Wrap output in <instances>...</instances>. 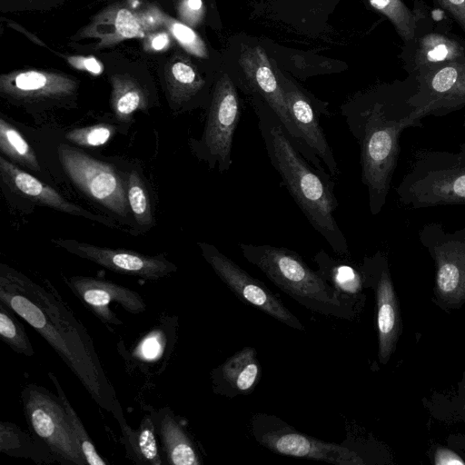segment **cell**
Wrapping results in <instances>:
<instances>
[{
    "instance_id": "6da1fadb",
    "label": "cell",
    "mask_w": 465,
    "mask_h": 465,
    "mask_svg": "<svg viewBox=\"0 0 465 465\" xmlns=\"http://www.w3.org/2000/svg\"><path fill=\"white\" fill-rule=\"evenodd\" d=\"M0 302L51 345L101 408L115 414L114 390L89 336L60 300L18 272L2 267Z\"/></svg>"
},
{
    "instance_id": "7a4b0ae2",
    "label": "cell",
    "mask_w": 465,
    "mask_h": 465,
    "mask_svg": "<svg viewBox=\"0 0 465 465\" xmlns=\"http://www.w3.org/2000/svg\"><path fill=\"white\" fill-rule=\"evenodd\" d=\"M251 100L268 158L283 185L332 251L349 255L347 239L333 215L339 205L333 177L329 172L318 170L302 154L269 105L258 98Z\"/></svg>"
},
{
    "instance_id": "3957f363",
    "label": "cell",
    "mask_w": 465,
    "mask_h": 465,
    "mask_svg": "<svg viewBox=\"0 0 465 465\" xmlns=\"http://www.w3.org/2000/svg\"><path fill=\"white\" fill-rule=\"evenodd\" d=\"M341 114L360 148L361 181L369 193L372 214L381 210L399 154V136L415 121L394 119L387 104L372 94L355 96L341 106Z\"/></svg>"
},
{
    "instance_id": "277c9868",
    "label": "cell",
    "mask_w": 465,
    "mask_h": 465,
    "mask_svg": "<svg viewBox=\"0 0 465 465\" xmlns=\"http://www.w3.org/2000/svg\"><path fill=\"white\" fill-rule=\"evenodd\" d=\"M238 247L250 263L308 310L342 320L353 318L354 311L296 252L269 244L239 242Z\"/></svg>"
},
{
    "instance_id": "5b68a950",
    "label": "cell",
    "mask_w": 465,
    "mask_h": 465,
    "mask_svg": "<svg viewBox=\"0 0 465 465\" xmlns=\"http://www.w3.org/2000/svg\"><path fill=\"white\" fill-rule=\"evenodd\" d=\"M207 106L203 135L193 140L192 149L210 169L224 173L232 163V141L241 116L237 85L227 72L217 76Z\"/></svg>"
},
{
    "instance_id": "8992f818",
    "label": "cell",
    "mask_w": 465,
    "mask_h": 465,
    "mask_svg": "<svg viewBox=\"0 0 465 465\" xmlns=\"http://www.w3.org/2000/svg\"><path fill=\"white\" fill-rule=\"evenodd\" d=\"M251 431L260 445L277 454L337 465L364 463L354 450L302 433L274 415H253Z\"/></svg>"
},
{
    "instance_id": "52a82bcc",
    "label": "cell",
    "mask_w": 465,
    "mask_h": 465,
    "mask_svg": "<svg viewBox=\"0 0 465 465\" xmlns=\"http://www.w3.org/2000/svg\"><path fill=\"white\" fill-rule=\"evenodd\" d=\"M58 156L69 179L88 198L114 214L127 217L126 183L110 164L67 144L58 147Z\"/></svg>"
},
{
    "instance_id": "ba28073f",
    "label": "cell",
    "mask_w": 465,
    "mask_h": 465,
    "mask_svg": "<svg viewBox=\"0 0 465 465\" xmlns=\"http://www.w3.org/2000/svg\"><path fill=\"white\" fill-rule=\"evenodd\" d=\"M202 255L221 281L243 302L255 307L291 328L304 331V325L261 281L253 278L214 245L197 242Z\"/></svg>"
},
{
    "instance_id": "9c48e42d",
    "label": "cell",
    "mask_w": 465,
    "mask_h": 465,
    "mask_svg": "<svg viewBox=\"0 0 465 465\" xmlns=\"http://www.w3.org/2000/svg\"><path fill=\"white\" fill-rule=\"evenodd\" d=\"M25 409L31 428L52 450L70 462L86 464L60 400L45 390L30 388Z\"/></svg>"
},
{
    "instance_id": "30bf717a",
    "label": "cell",
    "mask_w": 465,
    "mask_h": 465,
    "mask_svg": "<svg viewBox=\"0 0 465 465\" xmlns=\"http://www.w3.org/2000/svg\"><path fill=\"white\" fill-rule=\"evenodd\" d=\"M418 90L409 100L413 121L465 104V58L418 72Z\"/></svg>"
},
{
    "instance_id": "8fae6325",
    "label": "cell",
    "mask_w": 465,
    "mask_h": 465,
    "mask_svg": "<svg viewBox=\"0 0 465 465\" xmlns=\"http://www.w3.org/2000/svg\"><path fill=\"white\" fill-rule=\"evenodd\" d=\"M292 121L309 150L336 178L340 168L322 125L320 115H330L327 104L312 97L301 86L277 71Z\"/></svg>"
},
{
    "instance_id": "7c38bea8",
    "label": "cell",
    "mask_w": 465,
    "mask_h": 465,
    "mask_svg": "<svg viewBox=\"0 0 465 465\" xmlns=\"http://www.w3.org/2000/svg\"><path fill=\"white\" fill-rule=\"evenodd\" d=\"M52 242L74 255L122 274L152 281L176 271V266L163 256H148L134 251L100 247L71 239H53Z\"/></svg>"
},
{
    "instance_id": "4fadbf2b",
    "label": "cell",
    "mask_w": 465,
    "mask_h": 465,
    "mask_svg": "<svg viewBox=\"0 0 465 465\" xmlns=\"http://www.w3.org/2000/svg\"><path fill=\"white\" fill-rule=\"evenodd\" d=\"M66 282L72 292L104 323H123L109 309L112 302L119 304L126 312L134 314L146 310V303L138 292L113 282L73 276L67 279Z\"/></svg>"
},
{
    "instance_id": "5bb4252c",
    "label": "cell",
    "mask_w": 465,
    "mask_h": 465,
    "mask_svg": "<svg viewBox=\"0 0 465 465\" xmlns=\"http://www.w3.org/2000/svg\"><path fill=\"white\" fill-rule=\"evenodd\" d=\"M0 173L2 180L12 189L37 204L113 226L112 221L107 217L94 214L69 202L54 188L23 171L4 156L0 157Z\"/></svg>"
},
{
    "instance_id": "9a60e30c",
    "label": "cell",
    "mask_w": 465,
    "mask_h": 465,
    "mask_svg": "<svg viewBox=\"0 0 465 465\" xmlns=\"http://www.w3.org/2000/svg\"><path fill=\"white\" fill-rule=\"evenodd\" d=\"M261 372L256 350L244 347L213 371V391L229 398L250 394L257 386Z\"/></svg>"
},
{
    "instance_id": "2e32d148",
    "label": "cell",
    "mask_w": 465,
    "mask_h": 465,
    "mask_svg": "<svg viewBox=\"0 0 465 465\" xmlns=\"http://www.w3.org/2000/svg\"><path fill=\"white\" fill-rule=\"evenodd\" d=\"M416 206L465 203V168L431 171L408 190Z\"/></svg>"
},
{
    "instance_id": "e0dca14e",
    "label": "cell",
    "mask_w": 465,
    "mask_h": 465,
    "mask_svg": "<svg viewBox=\"0 0 465 465\" xmlns=\"http://www.w3.org/2000/svg\"><path fill=\"white\" fill-rule=\"evenodd\" d=\"M1 90L17 100L39 101L61 98L72 94L74 83L64 77L27 71L3 79Z\"/></svg>"
},
{
    "instance_id": "ac0fdd59",
    "label": "cell",
    "mask_w": 465,
    "mask_h": 465,
    "mask_svg": "<svg viewBox=\"0 0 465 465\" xmlns=\"http://www.w3.org/2000/svg\"><path fill=\"white\" fill-rule=\"evenodd\" d=\"M434 252L440 294L452 302L465 298V242L446 241L438 244Z\"/></svg>"
},
{
    "instance_id": "d6986e66",
    "label": "cell",
    "mask_w": 465,
    "mask_h": 465,
    "mask_svg": "<svg viewBox=\"0 0 465 465\" xmlns=\"http://www.w3.org/2000/svg\"><path fill=\"white\" fill-rule=\"evenodd\" d=\"M379 356L385 363L393 351L399 332L396 297L388 271L382 269L376 286Z\"/></svg>"
},
{
    "instance_id": "ffe728a7",
    "label": "cell",
    "mask_w": 465,
    "mask_h": 465,
    "mask_svg": "<svg viewBox=\"0 0 465 465\" xmlns=\"http://www.w3.org/2000/svg\"><path fill=\"white\" fill-rule=\"evenodd\" d=\"M320 275L336 291L340 298L354 311L364 283L363 274L349 262L320 250L314 256Z\"/></svg>"
},
{
    "instance_id": "44dd1931",
    "label": "cell",
    "mask_w": 465,
    "mask_h": 465,
    "mask_svg": "<svg viewBox=\"0 0 465 465\" xmlns=\"http://www.w3.org/2000/svg\"><path fill=\"white\" fill-rule=\"evenodd\" d=\"M465 58L464 46L452 37L429 33L420 38L413 55L417 72Z\"/></svg>"
},
{
    "instance_id": "7402d4cb",
    "label": "cell",
    "mask_w": 465,
    "mask_h": 465,
    "mask_svg": "<svg viewBox=\"0 0 465 465\" xmlns=\"http://www.w3.org/2000/svg\"><path fill=\"white\" fill-rule=\"evenodd\" d=\"M171 101L177 106L193 105L203 94L206 82L188 62L177 61L171 66L167 77Z\"/></svg>"
},
{
    "instance_id": "603a6c76",
    "label": "cell",
    "mask_w": 465,
    "mask_h": 465,
    "mask_svg": "<svg viewBox=\"0 0 465 465\" xmlns=\"http://www.w3.org/2000/svg\"><path fill=\"white\" fill-rule=\"evenodd\" d=\"M160 432L170 463L173 465L201 464L189 436L171 415L165 414L163 417Z\"/></svg>"
},
{
    "instance_id": "cb8c5ba5",
    "label": "cell",
    "mask_w": 465,
    "mask_h": 465,
    "mask_svg": "<svg viewBox=\"0 0 465 465\" xmlns=\"http://www.w3.org/2000/svg\"><path fill=\"white\" fill-rule=\"evenodd\" d=\"M0 150L10 159L33 171H40L37 158L18 130L0 118Z\"/></svg>"
},
{
    "instance_id": "d4e9b609",
    "label": "cell",
    "mask_w": 465,
    "mask_h": 465,
    "mask_svg": "<svg viewBox=\"0 0 465 465\" xmlns=\"http://www.w3.org/2000/svg\"><path fill=\"white\" fill-rule=\"evenodd\" d=\"M49 377L57 390L60 401L62 402L65 410V413L70 423L71 429L74 435L77 445L86 461V464L88 463L90 465H105L106 462L97 453L93 441L89 438L75 411L74 410L69 401L67 400V397L64 394L62 387L60 386L57 378L52 373H49Z\"/></svg>"
},
{
    "instance_id": "484cf974",
    "label": "cell",
    "mask_w": 465,
    "mask_h": 465,
    "mask_svg": "<svg viewBox=\"0 0 465 465\" xmlns=\"http://www.w3.org/2000/svg\"><path fill=\"white\" fill-rule=\"evenodd\" d=\"M146 105L143 92L135 84L122 80L114 83L112 107L118 121L130 122L134 113Z\"/></svg>"
},
{
    "instance_id": "4316f807",
    "label": "cell",
    "mask_w": 465,
    "mask_h": 465,
    "mask_svg": "<svg viewBox=\"0 0 465 465\" xmlns=\"http://www.w3.org/2000/svg\"><path fill=\"white\" fill-rule=\"evenodd\" d=\"M369 3L391 22L405 43L414 39L417 29L415 15L401 0H369Z\"/></svg>"
},
{
    "instance_id": "83f0119b",
    "label": "cell",
    "mask_w": 465,
    "mask_h": 465,
    "mask_svg": "<svg viewBox=\"0 0 465 465\" xmlns=\"http://www.w3.org/2000/svg\"><path fill=\"white\" fill-rule=\"evenodd\" d=\"M127 200L135 222L143 227L153 222L150 199L144 183L137 172L128 174L126 180Z\"/></svg>"
},
{
    "instance_id": "f1b7e54d",
    "label": "cell",
    "mask_w": 465,
    "mask_h": 465,
    "mask_svg": "<svg viewBox=\"0 0 465 465\" xmlns=\"http://www.w3.org/2000/svg\"><path fill=\"white\" fill-rule=\"evenodd\" d=\"M9 309L0 304V336L9 347L18 353L33 356L35 351L25 329L20 322L13 317Z\"/></svg>"
},
{
    "instance_id": "f546056e",
    "label": "cell",
    "mask_w": 465,
    "mask_h": 465,
    "mask_svg": "<svg viewBox=\"0 0 465 465\" xmlns=\"http://www.w3.org/2000/svg\"><path fill=\"white\" fill-rule=\"evenodd\" d=\"M113 134V126L96 124L71 130L66 134V138L70 142L82 146L96 147L104 144Z\"/></svg>"
},
{
    "instance_id": "4dcf8cb0",
    "label": "cell",
    "mask_w": 465,
    "mask_h": 465,
    "mask_svg": "<svg viewBox=\"0 0 465 465\" xmlns=\"http://www.w3.org/2000/svg\"><path fill=\"white\" fill-rule=\"evenodd\" d=\"M171 31L178 42L191 54L206 57L207 49L202 38L189 26L179 22H172Z\"/></svg>"
},
{
    "instance_id": "1f68e13d",
    "label": "cell",
    "mask_w": 465,
    "mask_h": 465,
    "mask_svg": "<svg viewBox=\"0 0 465 465\" xmlns=\"http://www.w3.org/2000/svg\"><path fill=\"white\" fill-rule=\"evenodd\" d=\"M137 445L140 454L146 461L154 465L162 463L153 433V427L150 420L143 422L138 436Z\"/></svg>"
},
{
    "instance_id": "d6a6232c",
    "label": "cell",
    "mask_w": 465,
    "mask_h": 465,
    "mask_svg": "<svg viewBox=\"0 0 465 465\" xmlns=\"http://www.w3.org/2000/svg\"><path fill=\"white\" fill-rule=\"evenodd\" d=\"M115 29L124 38H132L142 35V27L137 18L128 10L121 9L115 17Z\"/></svg>"
},
{
    "instance_id": "836d02e7",
    "label": "cell",
    "mask_w": 465,
    "mask_h": 465,
    "mask_svg": "<svg viewBox=\"0 0 465 465\" xmlns=\"http://www.w3.org/2000/svg\"><path fill=\"white\" fill-rule=\"evenodd\" d=\"M465 31V0H436Z\"/></svg>"
},
{
    "instance_id": "e575fe53",
    "label": "cell",
    "mask_w": 465,
    "mask_h": 465,
    "mask_svg": "<svg viewBox=\"0 0 465 465\" xmlns=\"http://www.w3.org/2000/svg\"><path fill=\"white\" fill-rule=\"evenodd\" d=\"M183 15L188 23L195 25L203 15L202 0H184L182 5Z\"/></svg>"
},
{
    "instance_id": "d590c367",
    "label": "cell",
    "mask_w": 465,
    "mask_h": 465,
    "mask_svg": "<svg viewBox=\"0 0 465 465\" xmlns=\"http://www.w3.org/2000/svg\"><path fill=\"white\" fill-rule=\"evenodd\" d=\"M435 464L437 465H463L465 461L453 451L441 449L438 450L435 454Z\"/></svg>"
},
{
    "instance_id": "8d00e7d4",
    "label": "cell",
    "mask_w": 465,
    "mask_h": 465,
    "mask_svg": "<svg viewBox=\"0 0 465 465\" xmlns=\"http://www.w3.org/2000/svg\"><path fill=\"white\" fill-rule=\"evenodd\" d=\"M83 66L86 70H88L89 72H91L92 74H98L102 71V66H101L100 63L93 57L84 59Z\"/></svg>"
},
{
    "instance_id": "74e56055",
    "label": "cell",
    "mask_w": 465,
    "mask_h": 465,
    "mask_svg": "<svg viewBox=\"0 0 465 465\" xmlns=\"http://www.w3.org/2000/svg\"><path fill=\"white\" fill-rule=\"evenodd\" d=\"M169 38L168 35L164 33L159 34L153 37L152 40V47L154 50H162L168 44Z\"/></svg>"
}]
</instances>
